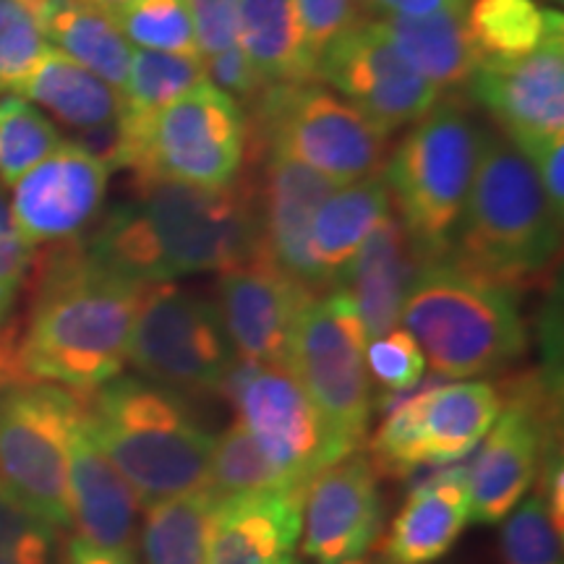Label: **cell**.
Instances as JSON below:
<instances>
[{
  "instance_id": "cell-2",
  "label": "cell",
  "mask_w": 564,
  "mask_h": 564,
  "mask_svg": "<svg viewBox=\"0 0 564 564\" xmlns=\"http://www.w3.org/2000/svg\"><path fill=\"white\" fill-rule=\"evenodd\" d=\"M147 285L97 264L82 241L55 243L34 272L19 356L32 382L89 394L121 377Z\"/></svg>"
},
{
  "instance_id": "cell-36",
  "label": "cell",
  "mask_w": 564,
  "mask_h": 564,
  "mask_svg": "<svg viewBox=\"0 0 564 564\" xmlns=\"http://www.w3.org/2000/svg\"><path fill=\"white\" fill-rule=\"evenodd\" d=\"M423 400H426V387L387 403L384 419L369 440V453H366L379 478H405L426 465L421 429Z\"/></svg>"
},
{
  "instance_id": "cell-8",
  "label": "cell",
  "mask_w": 564,
  "mask_h": 564,
  "mask_svg": "<svg viewBox=\"0 0 564 564\" xmlns=\"http://www.w3.org/2000/svg\"><path fill=\"white\" fill-rule=\"evenodd\" d=\"M87 394L47 382L0 392V486L19 502L68 528V457Z\"/></svg>"
},
{
  "instance_id": "cell-23",
  "label": "cell",
  "mask_w": 564,
  "mask_h": 564,
  "mask_svg": "<svg viewBox=\"0 0 564 564\" xmlns=\"http://www.w3.org/2000/svg\"><path fill=\"white\" fill-rule=\"evenodd\" d=\"M421 264V257L415 253L403 223L392 209L371 230L348 272L343 274L340 285L335 288L348 295L356 306L366 340H377L400 327V308H403L408 285Z\"/></svg>"
},
{
  "instance_id": "cell-50",
  "label": "cell",
  "mask_w": 564,
  "mask_h": 564,
  "mask_svg": "<svg viewBox=\"0 0 564 564\" xmlns=\"http://www.w3.org/2000/svg\"><path fill=\"white\" fill-rule=\"evenodd\" d=\"M556 3H560V0H556Z\"/></svg>"
},
{
  "instance_id": "cell-6",
  "label": "cell",
  "mask_w": 564,
  "mask_h": 564,
  "mask_svg": "<svg viewBox=\"0 0 564 564\" xmlns=\"http://www.w3.org/2000/svg\"><path fill=\"white\" fill-rule=\"evenodd\" d=\"M481 133L457 105L436 102L387 162L394 215L421 262L447 259L474 183Z\"/></svg>"
},
{
  "instance_id": "cell-15",
  "label": "cell",
  "mask_w": 564,
  "mask_h": 564,
  "mask_svg": "<svg viewBox=\"0 0 564 564\" xmlns=\"http://www.w3.org/2000/svg\"><path fill=\"white\" fill-rule=\"evenodd\" d=\"M382 523L379 474L361 449L303 486L299 546L314 564H364L379 544Z\"/></svg>"
},
{
  "instance_id": "cell-29",
  "label": "cell",
  "mask_w": 564,
  "mask_h": 564,
  "mask_svg": "<svg viewBox=\"0 0 564 564\" xmlns=\"http://www.w3.org/2000/svg\"><path fill=\"white\" fill-rule=\"evenodd\" d=\"M45 32L55 51L97 74L110 87L123 89L133 51L110 11L89 0H47Z\"/></svg>"
},
{
  "instance_id": "cell-42",
  "label": "cell",
  "mask_w": 564,
  "mask_h": 564,
  "mask_svg": "<svg viewBox=\"0 0 564 564\" xmlns=\"http://www.w3.org/2000/svg\"><path fill=\"white\" fill-rule=\"evenodd\" d=\"M358 9H361V0H295L303 42H306L314 68L324 47L348 30L352 21H358Z\"/></svg>"
},
{
  "instance_id": "cell-5",
  "label": "cell",
  "mask_w": 564,
  "mask_h": 564,
  "mask_svg": "<svg viewBox=\"0 0 564 564\" xmlns=\"http://www.w3.org/2000/svg\"><path fill=\"white\" fill-rule=\"evenodd\" d=\"M400 322L434 373L447 379L499 373L528 350V327L514 291L449 259L419 267Z\"/></svg>"
},
{
  "instance_id": "cell-34",
  "label": "cell",
  "mask_w": 564,
  "mask_h": 564,
  "mask_svg": "<svg viewBox=\"0 0 564 564\" xmlns=\"http://www.w3.org/2000/svg\"><path fill=\"white\" fill-rule=\"evenodd\" d=\"M63 144L58 129L37 105L21 95L0 100V183L13 186Z\"/></svg>"
},
{
  "instance_id": "cell-21",
  "label": "cell",
  "mask_w": 564,
  "mask_h": 564,
  "mask_svg": "<svg viewBox=\"0 0 564 564\" xmlns=\"http://www.w3.org/2000/svg\"><path fill=\"white\" fill-rule=\"evenodd\" d=\"M139 505L131 486L91 440L84 408L68 457V518L76 528V539L133 552Z\"/></svg>"
},
{
  "instance_id": "cell-13",
  "label": "cell",
  "mask_w": 564,
  "mask_h": 564,
  "mask_svg": "<svg viewBox=\"0 0 564 564\" xmlns=\"http://www.w3.org/2000/svg\"><path fill=\"white\" fill-rule=\"evenodd\" d=\"M554 444V379H528L510 392L478 444L468 470L470 520L499 525L539 481L546 449Z\"/></svg>"
},
{
  "instance_id": "cell-12",
  "label": "cell",
  "mask_w": 564,
  "mask_h": 564,
  "mask_svg": "<svg viewBox=\"0 0 564 564\" xmlns=\"http://www.w3.org/2000/svg\"><path fill=\"white\" fill-rule=\"evenodd\" d=\"M249 123L241 105L202 82L154 116L147 139V167L133 183L171 178L192 186H228L243 165Z\"/></svg>"
},
{
  "instance_id": "cell-24",
  "label": "cell",
  "mask_w": 564,
  "mask_h": 564,
  "mask_svg": "<svg viewBox=\"0 0 564 564\" xmlns=\"http://www.w3.org/2000/svg\"><path fill=\"white\" fill-rule=\"evenodd\" d=\"M390 212L392 199L382 173L337 186L322 202L312 225V257L319 267L324 291L340 285L358 249Z\"/></svg>"
},
{
  "instance_id": "cell-38",
  "label": "cell",
  "mask_w": 564,
  "mask_h": 564,
  "mask_svg": "<svg viewBox=\"0 0 564 564\" xmlns=\"http://www.w3.org/2000/svg\"><path fill=\"white\" fill-rule=\"evenodd\" d=\"M502 556L505 564H564L562 525L554 523L541 486L505 518Z\"/></svg>"
},
{
  "instance_id": "cell-33",
  "label": "cell",
  "mask_w": 564,
  "mask_h": 564,
  "mask_svg": "<svg viewBox=\"0 0 564 564\" xmlns=\"http://www.w3.org/2000/svg\"><path fill=\"white\" fill-rule=\"evenodd\" d=\"M112 19L137 51L202 58L188 0H131L112 11Z\"/></svg>"
},
{
  "instance_id": "cell-19",
  "label": "cell",
  "mask_w": 564,
  "mask_h": 564,
  "mask_svg": "<svg viewBox=\"0 0 564 564\" xmlns=\"http://www.w3.org/2000/svg\"><path fill=\"white\" fill-rule=\"evenodd\" d=\"M257 188L262 249L270 262L312 295L327 293L312 257V225L316 209L335 192L337 183L270 147L264 186Z\"/></svg>"
},
{
  "instance_id": "cell-25",
  "label": "cell",
  "mask_w": 564,
  "mask_h": 564,
  "mask_svg": "<svg viewBox=\"0 0 564 564\" xmlns=\"http://www.w3.org/2000/svg\"><path fill=\"white\" fill-rule=\"evenodd\" d=\"M502 411L499 390L478 379L426 384L423 400V453L426 465H455L476 453Z\"/></svg>"
},
{
  "instance_id": "cell-17",
  "label": "cell",
  "mask_w": 564,
  "mask_h": 564,
  "mask_svg": "<svg viewBox=\"0 0 564 564\" xmlns=\"http://www.w3.org/2000/svg\"><path fill=\"white\" fill-rule=\"evenodd\" d=\"M220 312L236 358L285 366L293 324L303 303L314 299L306 288L278 270L267 253L220 272Z\"/></svg>"
},
{
  "instance_id": "cell-48",
  "label": "cell",
  "mask_w": 564,
  "mask_h": 564,
  "mask_svg": "<svg viewBox=\"0 0 564 564\" xmlns=\"http://www.w3.org/2000/svg\"><path fill=\"white\" fill-rule=\"evenodd\" d=\"M63 564H139L137 554L126 552V549H102L87 544L82 539H70L63 546Z\"/></svg>"
},
{
  "instance_id": "cell-45",
  "label": "cell",
  "mask_w": 564,
  "mask_h": 564,
  "mask_svg": "<svg viewBox=\"0 0 564 564\" xmlns=\"http://www.w3.org/2000/svg\"><path fill=\"white\" fill-rule=\"evenodd\" d=\"M523 158L531 162L541 186L552 202L556 215L564 212V137H546L518 144Z\"/></svg>"
},
{
  "instance_id": "cell-44",
  "label": "cell",
  "mask_w": 564,
  "mask_h": 564,
  "mask_svg": "<svg viewBox=\"0 0 564 564\" xmlns=\"http://www.w3.org/2000/svg\"><path fill=\"white\" fill-rule=\"evenodd\" d=\"M188 3H192L202 58L236 45L241 0H188Z\"/></svg>"
},
{
  "instance_id": "cell-4",
  "label": "cell",
  "mask_w": 564,
  "mask_h": 564,
  "mask_svg": "<svg viewBox=\"0 0 564 564\" xmlns=\"http://www.w3.org/2000/svg\"><path fill=\"white\" fill-rule=\"evenodd\" d=\"M91 440L141 505L204 489L215 436L192 403L141 377H116L87 394Z\"/></svg>"
},
{
  "instance_id": "cell-47",
  "label": "cell",
  "mask_w": 564,
  "mask_h": 564,
  "mask_svg": "<svg viewBox=\"0 0 564 564\" xmlns=\"http://www.w3.org/2000/svg\"><path fill=\"white\" fill-rule=\"evenodd\" d=\"M26 382H32V379L26 377L24 366H21L19 327L6 324V327H0V392Z\"/></svg>"
},
{
  "instance_id": "cell-1",
  "label": "cell",
  "mask_w": 564,
  "mask_h": 564,
  "mask_svg": "<svg viewBox=\"0 0 564 564\" xmlns=\"http://www.w3.org/2000/svg\"><path fill=\"white\" fill-rule=\"evenodd\" d=\"M137 202L105 217L84 251L97 264L141 282L228 272L262 253L259 188L246 181L192 186L154 178L137 186Z\"/></svg>"
},
{
  "instance_id": "cell-10",
  "label": "cell",
  "mask_w": 564,
  "mask_h": 564,
  "mask_svg": "<svg viewBox=\"0 0 564 564\" xmlns=\"http://www.w3.org/2000/svg\"><path fill=\"white\" fill-rule=\"evenodd\" d=\"M259 123L272 150L327 175L337 186L369 178L384 162L387 133L319 84H278L262 91Z\"/></svg>"
},
{
  "instance_id": "cell-46",
  "label": "cell",
  "mask_w": 564,
  "mask_h": 564,
  "mask_svg": "<svg viewBox=\"0 0 564 564\" xmlns=\"http://www.w3.org/2000/svg\"><path fill=\"white\" fill-rule=\"evenodd\" d=\"M379 17H429L440 11H465L468 0H361Z\"/></svg>"
},
{
  "instance_id": "cell-43",
  "label": "cell",
  "mask_w": 564,
  "mask_h": 564,
  "mask_svg": "<svg viewBox=\"0 0 564 564\" xmlns=\"http://www.w3.org/2000/svg\"><path fill=\"white\" fill-rule=\"evenodd\" d=\"M202 61L204 70H207V82H215V87L223 89L225 95H230L236 102L259 100L262 97L267 84L238 42L220 53L207 55Z\"/></svg>"
},
{
  "instance_id": "cell-28",
  "label": "cell",
  "mask_w": 564,
  "mask_h": 564,
  "mask_svg": "<svg viewBox=\"0 0 564 564\" xmlns=\"http://www.w3.org/2000/svg\"><path fill=\"white\" fill-rule=\"evenodd\" d=\"M236 42L267 87L314 82L295 0H241Z\"/></svg>"
},
{
  "instance_id": "cell-14",
  "label": "cell",
  "mask_w": 564,
  "mask_h": 564,
  "mask_svg": "<svg viewBox=\"0 0 564 564\" xmlns=\"http://www.w3.org/2000/svg\"><path fill=\"white\" fill-rule=\"evenodd\" d=\"M316 79L340 91L387 137L421 121L442 95L403 58L379 21H352L337 34L316 58Z\"/></svg>"
},
{
  "instance_id": "cell-3",
  "label": "cell",
  "mask_w": 564,
  "mask_h": 564,
  "mask_svg": "<svg viewBox=\"0 0 564 564\" xmlns=\"http://www.w3.org/2000/svg\"><path fill=\"white\" fill-rule=\"evenodd\" d=\"M560 223L523 152L507 137L484 131L449 262L520 291L552 270Z\"/></svg>"
},
{
  "instance_id": "cell-41",
  "label": "cell",
  "mask_w": 564,
  "mask_h": 564,
  "mask_svg": "<svg viewBox=\"0 0 564 564\" xmlns=\"http://www.w3.org/2000/svg\"><path fill=\"white\" fill-rule=\"evenodd\" d=\"M3 188L0 183V327L9 324L21 288L30 280L34 264V246L21 238Z\"/></svg>"
},
{
  "instance_id": "cell-20",
  "label": "cell",
  "mask_w": 564,
  "mask_h": 564,
  "mask_svg": "<svg viewBox=\"0 0 564 564\" xmlns=\"http://www.w3.org/2000/svg\"><path fill=\"white\" fill-rule=\"evenodd\" d=\"M301 491H249L217 499L209 564H295Z\"/></svg>"
},
{
  "instance_id": "cell-49",
  "label": "cell",
  "mask_w": 564,
  "mask_h": 564,
  "mask_svg": "<svg viewBox=\"0 0 564 564\" xmlns=\"http://www.w3.org/2000/svg\"><path fill=\"white\" fill-rule=\"evenodd\" d=\"M89 3H95V6H100V9H105V11H118V9H123L126 3H131V0H89Z\"/></svg>"
},
{
  "instance_id": "cell-40",
  "label": "cell",
  "mask_w": 564,
  "mask_h": 564,
  "mask_svg": "<svg viewBox=\"0 0 564 564\" xmlns=\"http://www.w3.org/2000/svg\"><path fill=\"white\" fill-rule=\"evenodd\" d=\"M366 369H369V379L387 392V403H390L392 398L421 384L426 358L419 343L398 327L366 343Z\"/></svg>"
},
{
  "instance_id": "cell-39",
  "label": "cell",
  "mask_w": 564,
  "mask_h": 564,
  "mask_svg": "<svg viewBox=\"0 0 564 564\" xmlns=\"http://www.w3.org/2000/svg\"><path fill=\"white\" fill-rule=\"evenodd\" d=\"M61 531L0 486V564H63Z\"/></svg>"
},
{
  "instance_id": "cell-9",
  "label": "cell",
  "mask_w": 564,
  "mask_h": 564,
  "mask_svg": "<svg viewBox=\"0 0 564 564\" xmlns=\"http://www.w3.org/2000/svg\"><path fill=\"white\" fill-rule=\"evenodd\" d=\"M129 364L147 382L194 400L220 392L236 350L215 303L175 282H154L133 319Z\"/></svg>"
},
{
  "instance_id": "cell-7",
  "label": "cell",
  "mask_w": 564,
  "mask_h": 564,
  "mask_svg": "<svg viewBox=\"0 0 564 564\" xmlns=\"http://www.w3.org/2000/svg\"><path fill=\"white\" fill-rule=\"evenodd\" d=\"M366 333L343 291L303 303L288 345V371L312 400L337 460L364 447L371 423V379Z\"/></svg>"
},
{
  "instance_id": "cell-35",
  "label": "cell",
  "mask_w": 564,
  "mask_h": 564,
  "mask_svg": "<svg viewBox=\"0 0 564 564\" xmlns=\"http://www.w3.org/2000/svg\"><path fill=\"white\" fill-rule=\"evenodd\" d=\"M47 0H0V91H17L51 51Z\"/></svg>"
},
{
  "instance_id": "cell-11",
  "label": "cell",
  "mask_w": 564,
  "mask_h": 564,
  "mask_svg": "<svg viewBox=\"0 0 564 564\" xmlns=\"http://www.w3.org/2000/svg\"><path fill=\"white\" fill-rule=\"evenodd\" d=\"M220 392L285 489L303 494L322 468L337 463L319 413L288 366L236 358Z\"/></svg>"
},
{
  "instance_id": "cell-16",
  "label": "cell",
  "mask_w": 564,
  "mask_h": 564,
  "mask_svg": "<svg viewBox=\"0 0 564 564\" xmlns=\"http://www.w3.org/2000/svg\"><path fill=\"white\" fill-rule=\"evenodd\" d=\"M110 167L76 141H63L11 186V217L30 246L76 238L100 212Z\"/></svg>"
},
{
  "instance_id": "cell-27",
  "label": "cell",
  "mask_w": 564,
  "mask_h": 564,
  "mask_svg": "<svg viewBox=\"0 0 564 564\" xmlns=\"http://www.w3.org/2000/svg\"><path fill=\"white\" fill-rule=\"evenodd\" d=\"M40 108L51 110L61 123L76 131L102 129L116 123L123 110L121 89L110 87L61 51L45 53L32 76L13 91Z\"/></svg>"
},
{
  "instance_id": "cell-18",
  "label": "cell",
  "mask_w": 564,
  "mask_h": 564,
  "mask_svg": "<svg viewBox=\"0 0 564 564\" xmlns=\"http://www.w3.org/2000/svg\"><path fill=\"white\" fill-rule=\"evenodd\" d=\"M468 87L514 147L546 137H564L562 30L525 58L481 63Z\"/></svg>"
},
{
  "instance_id": "cell-32",
  "label": "cell",
  "mask_w": 564,
  "mask_h": 564,
  "mask_svg": "<svg viewBox=\"0 0 564 564\" xmlns=\"http://www.w3.org/2000/svg\"><path fill=\"white\" fill-rule=\"evenodd\" d=\"M207 82L202 58L186 55L133 51L129 63V76L121 89L123 110L121 123H152L160 110L194 89L196 84Z\"/></svg>"
},
{
  "instance_id": "cell-22",
  "label": "cell",
  "mask_w": 564,
  "mask_h": 564,
  "mask_svg": "<svg viewBox=\"0 0 564 564\" xmlns=\"http://www.w3.org/2000/svg\"><path fill=\"white\" fill-rule=\"evenodd\" d=\"M468 523V470L447 465L408 491L379 546V564H434Z\"/></svg>"
},
{
  "instance_id": "cell-30",
  "label": "cell",
  "mask_w": 564,
  "mask_h": 564,
  "mask_svg": "<svg viewBox=\"0 0 564 564\" xmlns=\"http://www.w3.org/2000/svg\"><path fill=\"white\" fill-rule=\"evenodd\" d=\"M465 26L481 63H507L539 51L564 21L535 0H468Z\"/></svg>"
},
{
  "instance_id": "cell-31",
  "label": "cell",
  "mask_w": 564,
  "mask_h": 564,
  "mask_svg": "<svg viewBox=\"0 0 564 564\" xmlns=\"http://www.w3.org/2000/svg\"><path fill=\"white\" fill-rule=\"evenodd\" d=\"M217 494L196 489L147 507L141 528L144 564H209Z\"/></svg>"
},
{
  "instance_id": "cell-37",
  "label": "cell",
  "mask_w": 564,
  "mask_h": 564,
  "mask_svg": "<svg viewBox=\"0 0 564 564\" xmlns=\"http://www.w3.org/2000/svg\"><path fill=\"white\" fill-rule=\"evenodd\" d=\"M207 489L215 491L217 497L249 491H291L285 489L278 470L272 468L251 434L238 421H232L215 440Z\"/></svg>"
},
{
  "instance_id": "cell-26",
  "label": "cell",
  "mask_w": 564,
  "mask_h": 564,
  "mask_svg": "<svg viewBox=\"0 0 564 564\" xmlns=\"http://www.w3.org/2000/svg\"><path fill=\"white\" fill-rule=\"evenodd\" d=\"M403 58L436 89L470 84L481 66L465 11H440L429 17H379Z\"/></svg>"
}]
</instances>
